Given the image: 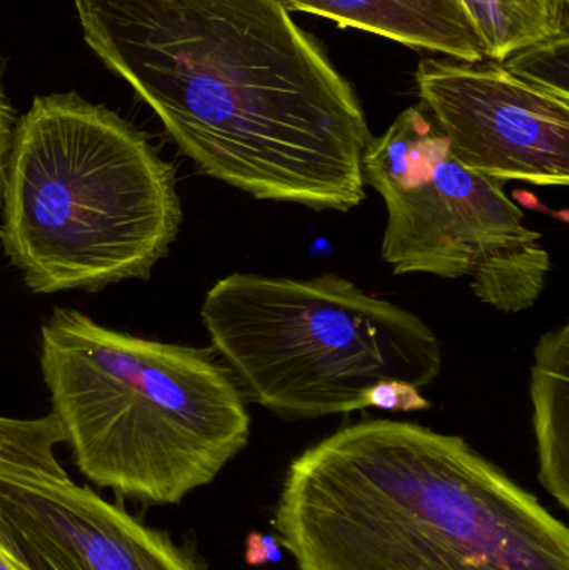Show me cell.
Returning <instances> with one entry per match:
<instances>
[{
	"label": "cell",
	"mask_w": 569,
	"mask_h": 570,
	"mask_svg": "<svg viewBox=\"0 0 569 570\" xmlns=\"http://www.w3.org/2000/svg\"><path fill=\"white\" fill-rule=\"evenodd\" d=\"M0 203L6 256L37 294L147 279L183 220L176 169L76 94L36 97L17 120Z\"/></svg>",
	"instance_id": "obj_4"
},
{
	"label": "cell",
	"mask_w": 569,
	"mask_h": 570,
	"mask_svg": "<svg viewBox=\"0 0 569 570\" xmlns=\"http://www.w3.org/2000/svg\"><path fill=\"white\" fill-rule=\"evenodd\" d=\"M12 132V109H10L9 100H7L2 83H0V200H2L3 173H6L7 156H9Z\"/></svg>",
	"instance_id": "obj_18"
},
{
	"label": "cell",
	"mask_w": 569,
	"mask_h": 570,
	"mask_svg": "<svg viewBox=\"0 0 569 570\" xmlns=\"http://www.w3.org/2000/svg\"><path fill=\"white\" fill-rule=\"evenodd\" d=\"M540 481L569 509V325L547 332L531 368Z\"/></svg>",
	"instance_id": "obj_10"
},
{
	"label": "cell",
	"mask_w": 569,
	"mask_h": 570,
	"mask_svg": "<svg viewBox=\"0 0 569 570\" xmlns=\"http://www.w3.org/2000/svg\"><path fill=\"white\" fill-rule=\"evenodd\" d=\"M421 102L468 169L497 183L568 186L569 94L503 62L424 59Z\"/></svg>",
	"instance_id": "obj_7"
},
{
	"label": "cell",
	"mask_w": 569,
	"mask_h": 570,
	"mask_svg": "<svg viewBox=\"0 0 569 570\" xmlns=\"http://www.w3.org/2000/svg\"><path fill=\"white\" fill-rule=\"evenodd\" d=\"M300 570H569V531L463 438L374 419L291 462L274 512Z\"/></svg>",
	"instance_id": "obj_2"
},
{
	"label": "cell",
	"mask_w": 569,
	"mask_h": 570,
	"mask_svg": "<svg viewBox=\"0 0 569 570\" xmlns=\"http://www.w3.org/2000/svg\"><path fill=\"white\" fill-rule=\"evenodd\" d=\"M67 442L53 412L36 421L0 417V461L67 478L56 458V445Z\"/></svg>",
	"instance_id": "obj_12"
},
{
	"label": "cell",
	"mask_w": 569,
	"mask_h": 570,
	"mask_svg": "<svg viewBox=\"0 0 569 570\" xmlns=\"http://www.w3.org/2000/svg\"><path fill=\"white\" fill-rule=\"evenodd\" d=\"M84 40L197 169L254 199L347 213L371 132L277 0H76Z\"/></svg>",
	"instance_id": "obj_1"
},
{
	"label": "cell",
	"mask_w": 569,
	"mask_h": 570,
	"mask_svg": "<svg viewBox=\"0 0 569 570\" xmlns=\"http://www.w3.org/2000/svg\"><path fill=\"white\" fill-rule=\"evenodd\" d=\"M0 570H32L13 541L10 524L0 508Z\"/></svg>",
	"instance_id": "obj_17"
},
{
	"label": "cell",
	"mask_w": 569,
	"mask_h": 570,
	"mask_svg": "<svg viewBox=\"0 0 569 570\" xmlns=\"http://www.w3.org/2000/svg\"><path fill=\"white\" fill-rule=\"evenodd\" d=\"M488 60L568 32L569 0H460Z\"/></svg>",
	"instance_id": "obj_11"
},
{
	"label": "cell",
	"mask_w": 569,
	"mask_h": 570,
	"mask_svg": "<svg viewBox=\"0 0 569 570\" xmlns=\"http://www.w3.org/2000/svg\"><path fill=\"white\" fill-rule=\"evenodd\" d=\"M200 315L244 399L286 421L370 409L376 385L426 387L443 367L440 338L416 314L336 274H230Z\"/></svg>",
	"instance_id": "obj_5"
},
{
	"label": "cell",
	"mask_w": 569,
	"mask_h": 570,
	"mask_svg": "<svg viewBox=\"0 0 569 570\" xmlns=\"http://www.w3.org/2000/svg\"><path fill=\"white\" fill-rule=\"evenodd\" d=\"M568 43L569 33L563 32L520 50L503 63L524 79L569 94Z\"/></svg>",
	"instance_id": "obj_13"
},
{
	"label": "cell",
	"mask_w": 569,
	"mask_h": 570,
	"mask_svg": "<svg viewBox=\"0 0 569 570\" xmlns=\"http://www.w3.org/2000/svg\"><path fill=\"white\" fill-rule=\"evenodd\" d=\"M287 10L314 13L340 27L364 30L450 59H487L460 0H277Z\"/></svg>",
	"instance_id": "obj_9"
},
{
	"label": "cell",
	"mask_w": 569,
	"mask_h": 570,
	"mask_svg": "<svg viewBox=\"0 0 569 570\" xmlns=\"http://www.w3.org/2000/svg\"><path fill=\"white\" fill-rule=\"evenodd\" d=\"M3 511V509H2ZM6 514L13 541L32 570H84L82 566L46 532Z\"/></svg>",
	"instance_id": "obj_14"
},
{
	"label": "cell",
	"mask_w": 569,
	"mask_h": 570,
	"mask_svg": "<svg viewBox=\"0 0 569 570\" xmlns=\"http://www.w3.org/2000/svg\"><path fill=\"white\" fill-rule=\"evenodd\" d=\"M40 364L77 468L116 494L179 504L249 441L247 401L209 351L56 308L42 325Z\"/></svg>",
	"instance_id": "obj_3"
},
{
	"label": "cell",
	"mask_w": 569,
	"mask_h": 570,
	"mask_svg": "<svg viewBox=\"0 0 569 570\" xmlns=\"http://www.w3.org/2000/svg\"><path fill=\"white\" fill-rule=\"evenodd\" d=\"M430 405L416 387L404 382H383L370 392V407L384 411H423Z\"/></svg>",
	"instance_id": "obj_15"
},
{
	"label": "cell",
	"mask_w": 569,
	"mask_h": 570,
	"mask_svg": "<svg viewBox=\"0 0 569 570\" xmlns=\"http://www.w3.org/2000/svg\"><path fill=\"white\" fill-rule=\"evenodd\" d=\"M0 508L73 556L84 570H200L156 531L87 485L0 461Z\"/></svg>",
	"instance_id": "obj_8"
},
{
	"label": "cell",
	"mask_w": 569,
	"mask_h": 570,
	"mask_svg": "<svg viewBox=\"0 0 569 570\" xmlns=\"http://www.w3.org/2000/svg\"><path fill=\"white\" fill-rule=\"evenodd\" d=\"M364 184L387 209L384 263L396 276L470 277L501 312L533 307L551 259L504 184L464 167L420 107L404 110L363 153Z\"/></svg>",
	"instance_id": "obj_6"
},
{
	"label": "cell",
	"mask_w": 569,
	"mask_h": 570,
	"mask_svg": "<svg viewBox=\"0 0 569 570\" xmlns=\"http://www.w3.org/2000/svg\"><path fill=\"white\" fill-rule=\"evenodd\" d=\"M281 544L273 535H263L259 532L249 534L246 541V562L254 568L271 564L281 559Z\"/></svg>",
	"instance_id": "obj_16"
}]
</instances>
